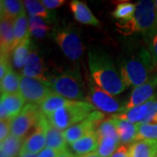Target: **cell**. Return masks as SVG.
Listing matches in <instances>:
<instances>
[{
  "mask_svg": "<svg viewBox=\"0 0 157 157\" xmlns=\"http://www.w3.org/2000/svg\"><path fill=\"white\" fill-rule=\"evenodd\" d=\"M88 66L94 83L108 94L118 95L128 88L121 73L106 52L101 50L90 51Z\"/></svg>",
  "mask_w": 157,
  "mask_h": 157,
  "instance_id": "1",
  "label": "cell"
},
{
  "mask_svg": "<svg viewBox=\"0 0 157 157\" xmlns=\"http://www.w3.org/2000/svg\"><path fill=\"white\" fill-rule=\"evenodd\" d=\"M154 72L155 69L151 54L145 46L133 50L120 59V73L128 87L146 83Z\"/></svg>",
  "mask_w": 157,
  "mask_h": 157,
  "instance_id": "2",
  "label": "cell"
},
{
  "mask_svg": "<svg viewBox=\"0 0 157 157\" xmlns=\"http://www.w3.org/2000/svg\"><path fill=\"white\" fill-rule=\"evenodd\" d=\"M118 25L125 34L140 33L146 41L157 32V14L155 1L140 0L136 4L135 14L128 21H121Z\"/></svg>",
  "mask_w": 157,
  "mask_h": 157,
  "instance_id": "3",
  "label": "cell"
},
{
  "mask_svg": "<svg viewBox=\"0 0 157 157\" xmlns=\"http://www.w3.org/2000/svg\"><path fill=\"white\" fill-rule=\"evenodd\" d=\"M94 109L95 107L88 101H75L69 106L58 109L46 117L55 128L65 131L84 121Z\"/></svg>",
  "mask_w": 157,
  "mask_h": 157,
  "instance_id": "4",
  "label": "cell"
},
{
  "mask_svg": "<svg viewBox=\"0 0 157 157\" xmlns=\"http://www.w3.org/2000/svg\"><path fill=\"white\" fill-rule=\"evenodd\" d=\"M53 93L71 101H87L85 96V86L80 74L75 71H67L48 78Z\"/></svg>",
  "mask_w": 157,
  "mask_h": 157,
  "instance_id": "5",
  "label": "cell"
},
{
  "mask_svg": "<svg viewBox=\"0 0 157 157\" xmlns=\"http://www.w3.org/2000/svg\"><path fill=\"white\" fill-rule=\"evenodd\" d=\"M54 39L64 54L71 60H77L82 56L84 46L78 33L72 26L59 29Z\"/></svg>",
  "mask_w": 157,
  "mask_h": 157,
  "instance_id": "6",
  "label": "cell"
},
{
  "mask_svg": "<svg viewBox=\"0 0 157 157\" xmlns=\"http://www.w3.org/2000/svg\"><path fill=\"white\" fill-rule=\"evenodd\" d=\"M52 93L53 92L48 81L21 75L19 94L26 102L39 105Z\"/></svg>",
  "mask_w": 157,
  "mask_h": 157,
  "instance_id": "7",
  "label": "cell"
},
{
  "mask_svg": "<svg viewBox=\"0 0 157 157\" xmlns=\"http://www.w3.org/2000/svg\"><path fill=\"white\" fill-rule=\"evenodd\" d=\"M86 101L90 102L96 109L102 113L118 114L125 110L126 106L116 100L113 95L101 89L97 85L89 83L88 94Z\"/></svg>",
  "mask_w": 157,
  "mask_h": 157,
  "instance_id": "8",
  "label": "cell"
},
{
  "mask_svg": "<svg viewBox=\"0 0 157 157\" xmlns=\"http://www.w3.org/2000/svg\"><path fill=\"white\" fill-rule=\"evenodd\" d=\"M41 114L38 105L26 104L21 113L10 121V135L25 139L32 128H35Z\"/></svg>",
  "mask_w": 157,
  "mask_h": 157,
  "instance_id": "9",
  "label": "cell"
},
{
  "mask_svg": "<svg viewBox=\"0 0 157 157\" xmlns=\"http://www.w3.org/2000/svg\"><path fill=\"white\" fill-rule=\"evenodd\" d=\"M105 118L104 113L101 111L94 110L88 115V117L85 119L81 122L75 124L64 131V136L67 143L71 145L78 139L91 133L96 131L98 126L100 125L103 119Z\"/></svg>",
  "mask_w": 157,
  "mask_h": 157,
  "instance_id": "10",
  "label": "cell"
},
{
  "mask_svg": "<svg viewBox=\"0 0 157 157\" xmlns=\"http://www.w3.org/2000/svg\"><path fill=\"white\" fill-rule=\"evenodd\" d=\"M44 116V114H41L33 131L25 138L19 155H39L45 148V146H46V138L45 127L43 123Z\"/></svg>",
  "mask_w": 157,
  "mask_h": 157,
  "instance_id": "11",
  "label": "cell"
},
{
  "mask_svg": "<svg viewBox=\"0 0 157 157\" xmlns=\"http://www.w3.org/2000/svg\"><path fill=\"white\" fill-rule=\"evenodd\" d=\"M157 88V73H155L151 76L146 83L135 87L128 101L126 104V108L128 109L131 107L140 106L153 99L155 94V90Z\"/></svg>",
  "mask_w": 157,
  "mask_h": 157,
  "instance_id": "12",
  "label": "cell"
},
{
  "mask_svg": "<svg viewBox=\"0 0 157 157\" xmlns=\"http://www.w3.org/2000/svg\"><path fill=\"white\" fill-rule=\"evenodd\" d=\"M26 101L22 95L17 94H1L0 101V118L1 121L7 120L11 121L12 119L17 116L23 108L25 107V103Z\"/></svg>",
  "mask_w": 157,
  "mask_h": 157,
  "instance_id": "13",
  "label": "cell"
},
{
  "mask_svg": "<svg viewBox=\"0 0 157 157\" xmlns=\"http://www.w3.org/2000/svg\"><path fill=\"white\" fill-rule=\"evenodd\" d=\"M0 49L1 56L11 57L15 49L14 21L1 19L0 22Z\"/></svg>",
  "mask_w": 157,
  "mask_h": 157,
  "instance_id": "14",
  "label": "cell"
},
{
  "mask_svg": "<svg viewBox=\"0 0 157 157\" xmlns=\"http://www.w3.org/2000/svg\"><path fill=\"white\" fill-rule=\"evenodd\" d=\"M43 123L45 127V138H46V147H51L64 151L67 149V141L64 136V131L55 128L48 121L46 116H44Z\"/></svg>",
  "mask_w": 157,
  "mask_h": 157,
  "instance_id": "15",
  "label": "cell"
},
{
  "mask_svg": "<svg viewBox=\"0 0 157 157\" xmlns=\"http://www.w3.org/2000/svg\"><path fill=\"white\" fill-rule=\"evenodd\" d=\"M155 100H156V96H155L150 101H148L142 105L131 107L128 109H125L121 113L113 115V116L129 121L131 123L141 124L149 112L152 104L155 101Z\"/></svg>",
  "mask_w": 157,
  "mask_h": 157,
  "instance_id": "16",
  "label": "cell"
},
{
  "mask_svg": "<svg viewBox=\"0 0 157 157\" xmlns=\"http://www.w3.org/2000/svg\"><path fill=\"white\" fill-rule=\"evenodd\" d=\"M69 7L76 21L84 25H89L92 26L101 25L100 21L93 14V12L84 2L78 0H73L70 2Z\"/></svg>",
  "mask_w": 157,
  "mask_h": 157,
  "instance_id": "17",
  "label": "cell"
},
{
  "mask_svg": "<svg viewBox=\"0 0 157 157\" xmlns=\"http://www.w3.org/2000/svg\"><path fill=\"white\" fill-rule=\"evenodd\" d=\"M22 73L24 76L48 81V78L45 77L44 73V65L42 59L35 51H31L26 63L22 69Z\"/></svg>",
  "mask_w": 157,
  "mask_h": 157,
  "instance_id": "18",
  "label": "cell"
},
{
  "mask_svg": "<svg viewBox=\"0 0 157 157\" xmlns=\"http://www.w3.org/2000/svg\"><path fill=\"white\" fill-rule=\"evenodd\" d=\"M76 155H85L97 151L99 147V136L97 131H93L70 145Z\"/></svg>",
  "mask_w": 157,
  "mask_h": 157,
  "instance_id": "19",
  "label": "cell"
},
{
  "mask_svg": "<svg viewBox=\"0 0 157 157\" xmlns=\"http://www.w3.org/2000/svg\"><path fill=\"white\" fill-rule=\"evenodd\" d=\"M112 119L117 129L121 144L128 145L135 142L138 135V124L131 123L114 116H112Z\"/></svg>",
  "mask_w": 157,
  "mask_h": 157,
  "instance_id": "20",
  "label": "cell"
},
{
  "mask_svg": "<svg viewBox=\"0 0 157 157\" xmlns=\"http://www.w3.org/2000/svg\"><path fill=\"white\" fill-rule=\"evenodd\" d=\"M129 157H157V140H140L128 147Z\"/></svg>",
  "mask_w": 157,
  "mask_h": 157,
  "instance_id": "21",
  "label": "cell"
},
{
  "mask_svg": "<svg viewBox=\"0 0 157 157\" xmlns=\"http://www.w3.org/2000/svg\"><path fill=\"white\" fill-rule=\"evenodd\" d=\"M75 101H71L63 96L57 94L55 93H52L38 106L41 113L45 116H48L58 109L69 106L74 103Z\"/></svg>",
  "mask_w": 157,
  "mask_h": 157,
  "instance_id": "22",
  "label": "cell"
},
{
  "mask_svg": "<svg viewBox=\"0 0 157 157\" xmlns=\"http://www.w3.org/2000/svg\"><path fill=\"white\" fill-rule=\"evenodd\" d=\"M24 2L18 0H1L0 2V13L1 19H7L14 21L23 12Z\"/></svg>",
  "mask_w": 157,
  "mask_h": 157,
  "instance_id": "23",
  "label": "cell"
},
{
  "mask_svg": "<svg viewBox=\"0 0 157 157\" xmlns=\"http://www.w3.org/2000/svg\"><path fill=\"white\" fill-rule=\"evenodd\" d=\"M23 138H18L10 135L6 139L1 141L0 150L1 157H17L20 154L24 142Z\"/></svg>",
  "mask_w": 157,
  "mask_h": 157,
  "instance_id": "24",
  "label": "cell"
},
{
  "mask_svg": "<svg viewBox=\"0 0 157 157\" xmlns=\"http://www.w3.org/2000/svg\"><path fill=\"white\" fill-rule=\"evenodd\" d=\"M30 38L24 40L13 50L11 53V64L17 69H21L25 67L30 54Z\"/></svg>",
  "mask_w": 157,
  "mask_h": 157,
  "instance_id": "25",
  "label": "cell"
},
{
  "mask_svg": "<svg viewBox=\"0 0 157 157\" xmlns=\"http://www.w3.org/2000/svg\"><path fill=\"white\" fill-rule=\"evenodd\" d=\"M20 80H21V75L17 74L11 68L9 73L6 75V77L1 79V83H0L1 94H11L19 93Z\"/></svg>",
  "mask_w": 157,
  "mask_h": 157,
  "instance_id": "26",
  "label": "cell"
},
{
  "mask_svg": "<svg viewBox=\"0 0 157 157\" xmlns=\"http://www.w3.org/2000/svg\"><path fill=\"white\" fill-rule=\"evenodd\" d=\"M120 138L113 136L99 137V147L97 153L101 157H111L120 147Z\"/></svg>",
  "mask_w": 157,
  "mask_h": 157,
  "instance_id": "27",
  "label": "cell"
},
{
  "mask_svg": "<svg viewBox=\"0 0 157 157\" xmlns=\"http://www.w3.org/2000/svg\"><path fill=\"white\" fill-rule=\"evenodd\" d=\"M29 20L25 12L14 20V34H15V48L24 40L29 38Z\"/></svg>",
  "mask_w": 157,
  "mask_h": 157,
  "instance_id": "28",
  "label": "cell"
},
{
  "mask_svg": "<svg viewBox=\"0 0 157 157\" xmlns=\"http://www.w3.org/2000/svg\"><path fill=\"white\" fill-rule=\"evenodd\" d=\"M136 5L130 2H120L112 12V16L121 21H128L135 14Z\"/></svg>",
  "mask_w": 157,
  "mask_h": 157,
  "instance_id": "29",
  "label": "cell"
},
{
  "mask_svg": "<svg viewBox=\"0 0 157 157\" xmlns=\"http://www.w3.org/2000/svg\"><path fill=\"white\" fill-rule=\"evenodd\" d=\"M24 5L25 6L26 10L30 13V16L41 17L44 19L48 18V17H49V13L47 11V9L41 3V1L25 0L24 2Z\"/></svg>",
  "mask_w": 157,
  "mask_h": 157,
  "instance_id": "30",
  "label": "cell"
},
{
  "mask_svg": "<svg viewBox=\"0 0 157 157\" xmlns=\"http://www.w3.org/2000/svg\"><path fill=\"white\" fill-rule=\"evenodd\" d=\"M157 140V123L138 124L136 140Z\"/></svg>",
  "mask_w": 157,
  "mask_h": 157,
  "instance_id": "31",
  "label": "cell"
},
{
  "mask_svg": "<svg viewBox=\"0 0 157 157\" xmlns=\"http://www.w3.org/2000/svg\"><path fill=\"white\" fill-rule=\"evenodd\" d=\"M97 134L99 137L101 136H113V137H119L116 127L113 123L112 117L102 121L98 128L96 129Z\"/></svg>",
  "mask_w": 157,
  "mask_h": 157,
  "instance_id": "32",
  "label": "cell"
},
{
  "mask_svg": "<svg viewBox=\"0 0 157 157\" xmlns=\"http://www.w3.org/2000/svg\"><path fill=\"white\" fill-rule=\"evenodd\" d=\"M147 48L150 52L153 59V63L155 66V71L157 70V32L152 36L150 39L148 41H147Z\"/></svg>",
  "mask_w": 157,
  "mask_h": 157,
  "instance_id": "33",
  "label": "cell"
},
{
  "mask_svg": "<svg viewBox=\"0 0 157 157\" xmlns=\"http://www.w3.org/2000/svg\"><path fill=\"white\" fill-rule=\"evenodd\" d=\"M48 31H49V27L47 26V25H34L29 27L30 33L37 39L44 38Z\"/></svg>",
  "mask_w": 157,
  "mask_h": 157,
  "instance_id": "34",
  "label": "cell"
},
{
  "mask_svg": "<svg viewBox=\"0 0 157 157\" xmlns=\"http://www.w3.org/2000/svg\"><path fill=\"white\" fill-rule=\"evenodd\" d=\"M11 57L1 56V62H0V79L6 77V75L9 73L11 69Z\"/></svg>",
  "mask_w": 157,
  "mask_h": 157,
  "instance_id": "35",
  "label": "cell"
},
{
  "mask_svg": "<svg viewBox=\"0 0 157 157\" xmlns=\"http://www.w3.org/2000/svg\"><path fill=\"white\" fill-rule=\"evenodd\" d=\"M10 121H11L4 120V121H1V122H0V140L1 141H3L10 135L9 133L11 134Z\"/></svg>",
  "mask_w": 157,
  "mask_h": 157,
  "instance_id": "36",
  "label": "cell"
},
{
  "mask_svg": "<svg viewBox=\"0 0 157 157\" xmlns=\"http://www.w3.org/2000/svg\"><path fill=\"white\" fill-rule=\"evenodd\" d=\"M61 152L62 151L58 150V149L45 147V148L37 155V157H58Z\"/></svg>",
  "mask_w": 157,
  "mask_h": 157,
  "instance_id": "37",
  "label": "cell"
},
{
  "mask_svg": "<svg viewBox=\"0 0 157 157\" xmlns=\"http://www.w3.org/2000/svg\"><path fill=\"white\" fill-rule=\"evenodd\" d=\"M41 3L47 9H55L65 4L64 0H42Z\"/></svg>",
  "mask_w": 157,
  "mask_h": 157,
  "instance_id": "38",
  "label": "cell"
},
{
  "mask_svg": "<svg viewBox=\"0 0 157 157\" xmlns=\"http://www.w3.org/2000/svg\"><path fill=\"white\" fill-rule=\"evenodd\" d=\"M111 157H129L128 147L127 146L121 145L118 148Z\"/></svg>",
  "mask_w": 157,
  "mask_h": 157,
  "instance_id": "39",
  "label": "cell"
},
{
  "mask_svg": "<svg viewBox=\"0 0 157 157\" xmlns=\"http://www.w3.org/2000/svg\"><path fill=\"white\" fill-rule=\"evenodd\" d=\"M58 157H78V155H76L75 154L72 153L70 150H68L67 148L66 150L62 151Z\"/></svg>",
  "mask_w": 157,
  "mask_h": 157,
  "instance_id": "40",
  "label": "cell"
},
{
  "mask_svg": "<svg viewBox=\"0 0 157 157\" xmlns=\"http://www.w3.org/2000/svg\"><path fill=\"white\" fill-rule=\"evenodd\" d=\"M78 157H101L97 152H94V153H90L87 155H79Z\"/></svg>",
  "mask_w": 157,
  "mask_h": 157,
  "instance_id": "41",
  "label": "cell"
},
{
  "mask_svg": "<svg viewBox=\"0 0 157 157\" xmlns=\"http://www.w3.org/2000/svg\"><path fill=\"white\" fill-rule=\"evenodd\" d=\"M38 155H30V154H24V155H18L17 157H37Z\"/></svg>",
  "mask_w": 157,
  "mask_h": 157,
  "instance_id": "42",
  "label": "cell"
},
{
  "mask_svg": "<svg viewBox=\"0 0 157 157\" xmlns=\"http://www.w3.org/2000/svg\"><path fill=\"white\" fill-rule=\"evenodd\" d=\"M155 9H156V14H157V0L155 1Z\"/></svg>",
  "mask_w": 157,
  "mask_h": 157,
  "instance_id": "43",
  "label": "cell"
},
{
  "mask_svg": "<svg viewBox=\"0 0 157 157\" xmlns=\"http://www.w3.org/2000/svg\"><path fill=\"white\" fill-rule=\"evenodd\" d=\"M155 109H156V111H157V98H156V100H155Z\"/></svg>",
  "mask_w": 157,
  "mask_h": 157,
  "instance_id": "44",
  "label": "cell"
}]
</instances>
